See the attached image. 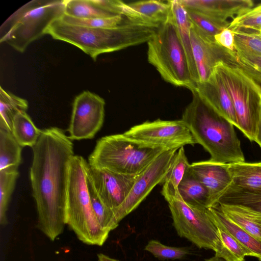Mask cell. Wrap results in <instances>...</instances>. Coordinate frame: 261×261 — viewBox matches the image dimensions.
Wrapping results in <instances>:
<instances>
[{
    "instance_id": "obj_1",
    "label": "cell",
    "mask_w": 261,
    "mask_h": 261,
    "mask_svg": "<svg viewBox=\"0 0 261 261\" xmlns=\"http://www.w3.org/2000/svg\"><path fill=\"white\" fill-rule=\"evenodd\" d=\"M30 178L36 204L38 228L54 241L63 231L69 162L73 144L57 127L42 130L32 147Z\"/></svg>"
},
{
    "instance_id": "obj_2",
    "label": "cell",
    "mask_w": 261,
    "mask_h": 261,
    "mask_svg": "<svg viewBox=\"0 0 261 261\" xmlns=\"http://www.w3.org/2000/svg\"><path fill=\"white\" fill-rule=\"evenodd\" d=\"M158 28L133 20L115 28H91L69 24L60 18L50 25L46 34L77 47L96 61L101 54L147 42Z\"/></svg>"
},
{
    "instance_id": "obj_3",
    "label": "cell",
    "mask_w": 261,
    "mask_h": 261,
    "mask_svg": "<svg viewBox=\"0 0 261 261\" xmlns=\"http://www.w3.org/2000/svg\"><path fill=\"white\" fill-rule=\"evenodd\" d=\"M186 108L181 120L192 134L196 144L210 154L212 161L220 163L245 162L241 142L234 125L203 101L195 91Z\"/></svg>"
},
{
    "instance_id": "obj_4",
    "label": "cell",
    "mask_w": 261,
    "mask_h": 261,
    "mask_svg": "<svg viewBox=\"0 0 261 261\" xmlns=\"http://www.w3.org/2000/svg\"><path fill=\"white\" fill-rule=\"evenodd\" d=\"M88 163L81 155H73L68 167L66 224L82 242L101 246L109 232L99 224L91 205L86 182Z\"/></svg>"
},
{
    "instance_id": "obj_5",
    "label": "cell",
    "mask_w": 261,
    "mask_h": 261,
    "mask_svg": "<svg viewBox=\"0 0 261 261\" xmlns=\"http://www.w3.org/2000/svg\"><path fill=\"white\" fill-rule=\"evenodd\" d=\"M65 0H33L10 16L0 27V42L23 53L46 34L50 25L65 13Z\"/></svg>"
},
{
    "instance_id": "obj_6",
    "label": "cell",
    "mask_w": 261,
    "mask_h": 261,
    "mask_svg": "<svg viewBox=\"0 0 261 261\" xmlns=\"http://www.w3.org/2000/svg\"><path fill=\"white\" fill-rule=\"evenodd\" d=\"M148 62L167 82L194 90L188 58L170 14L147 42Z\"/></svg>"
},
{
    "instance_id": "obj_7",
    "label": "cell",
    "mask_w": 261,
    "mask_h": 261,
    "mask_svg": "<svg viewBox=\"0 0 261 261\" xmlns=\"http://www.w3.org/2000/svg\"><path fill=\"white\" fill-rule=\"evenodd\" d=\"M166 150L141 147L123 134L109 135L97 140L88 162L93 168L138 175Z\"/></svg>"
},
{
    "instance_id": "obj_8",
    "label": "cell",
    "mask_w": 261,
    "mask_h": 261,
    "mask_svg": "<svg viewBox=\"0 0 261 261\" xmlns=\"http://www.w3.org/2000/svg\"><path fill=\"white\" fill-rule=\"evenodd\" d=\"M215 70L231 97L237 116V127L250 141L255 142L261 114L259 86L236 65L220 62Z\"/></svg>"
},
{
    "instance_id": "obj_9",
    "label": "cell",
    "mask_w": 261,
    "mask_h": 261,
    "mask_svg": "<svg viewBox=\"0 0 261 261\" xmlns=\"http://www.w3.org/2000/svg\"><path fill=\"white\" fill-rule=\"evenodd\" d=\"M166 201L173 225L179 237L187 239L199 248L214 250L215 256L227 261H238L222 243L217 227L207 214V208L191 206L180 196Z\"/></svg>"
},
{
    "instance_id": "obj_10",
    "label": "cell",
    "mask_w": 261,
    "mask_h": 261,
    "mask_svg": "<svg viewBox=\"0 0 261 261\" xmlns=\"http://www.w3.org/2000/svg\"><path fill=\"white\" fill-rule=\"evenodd\" d=\"M141 147L170 150L196 142L190 129L181 119L146 121L132 127L123 134Z\"/></svg>"
},
{
    "instance_id": "obj_11",
    "label": "cell",
    "mask_w": 261,
    "mask_h": 261,
    "mask_svg": "<svg viewBox=\"0 0 261 261\" xmlns=\"http://www.w3.org/2000/svg\"><path fill=\"white\" fill-rule=\"evenodd\" d=\"M178 149L165 151L138 175L127 197L114 214L118 224L139 205L155 186L163 183Z\"/></svg>"
},
{
    "instance_id": "obj_12",
    "label": "cell",
    "mask_w": 261,
    "mask_h": 261,
    "mask_svg": "<svg viewBox=\"0 0 261 261\" xmlns=\"http://www.w3.org/2000/svg\"><path fill=\"white\" fill-rule=\"evenodd\" d=\"M104 99L89 91H84L74 100L67 129L71 140L92 139L101 128L105 117Z\"/></svg>"
},
{
    "instance_id": "obj_13",
    "label": "cell",
    "mask_w": 261,
    "mask_h": 261,
    "mask_svg": "<svg viewBox=\"0 0 261 261\" xmlns=\"http://www.w3.org/2000/svg\"><path fill=\"white\" fill-rule=\"evenodd\" d=\"M190 36L198 77V83L206 81L220 62L236 64L235 51L232 52L222 47L216 42L215 38L202 34L192 24Z\"/></svg>"
},
{
    "instance_id": "obj_14",
    "label": "cell",
    "mask_w": 261,
    "mask_h": 261,
    "mask_svg": "<svg viewBox=\"0 0 261 261\" xmlns=\"http://www.w3.org/2000/svg\"><path fill=\"white\" fill-rule=\"evenodd\" d=\"M86 172L99 198L114 215L127 197L139 175L120 174L93 168L89 164Z\"/></svg>"
},
{
    "instance_id": "obj_15",
    "label": "cell",
    "mask_w": 261,
    "mask_h": 261,
    "mask_svg": "<svg viewBox=\"0 0 261 261\" xmlns=\"http://www.w3.org/2000/svg\"><path fill=\"white\" fill-rule=\"evenodd\" d=\"M188 171L207 189L211 207L216 205L220 197L232 184L228 163H220L211 160L190 164Z\"/></svg>"
},
{
    "instance_id": "obj_16",
    "label": "cell",
    "mask_w": 261,
    "mask_h": 261,
    "mask_svg": "<svg viewBox=\"0 0 261 261\" xmlns=\"http://www.w3.org/2000/svg\"><path fill=\"white\" fill-rule=\"evenodd\" d=\"M192 91H195L217 113L237 126L236 114L231 97L215 70L206 81L196 83Z\"/></svg>"
},
{
    "instance_id": "obj_17",
    "label": "cell",
    "mask_w": 261,
    "mask_h": 261,
    "mask_svg": "<svg viewBox=\"0 0 261 261\" xmlns=\"http://www.w3.org/2000/svg\"><path fill=\"white\" fill-rule=\"evenodd\" d=\"M185 9L222 20L234 18L252 8L251 0H180Z\"/></svg>"
},
{
    "instance_id": "obj_18",
    "label": "cell",
    "mask_w": 261,
    "mask_h": 261,
    "mask_svg": "<svg viewBox=\"0 0 261 261\" xmlns=\"http://www.w3.org/2000/svg\"><path fill=\"white\" fill-rule=\"evenodd\" d=\"M170 12L169 1H141L125 3L122 2V15L128 18L159 27L166 22Z\"/></svg>"
},
{
    "instance_id": "obj_19",
    "label": "cell",
    "mask_w": 261,
    "mask_h": 261,
    "mask_svg": "<svg viewBox=\"0 0 261 261\" xmlns=\"http://www.w3.org/2000/svg\"><path fill=\"white\" fill-rule=\"evenodd\" d=\"M122 3L117 0H65L64 14L83 19L111 17L122 15Z\"/></svg>"
},
{
    "instance_id": "obj_20",
    "label": "cell",
    "mask_w": 261,
    "mask_h": 261,
    "mask_svg": "<svg viewBox=\"0 0 261 261\" xmlns=\"http://www.w3.org/2000/svg\"><path fill=\"white\" fill-rule=\"evenodd\" d=\"M170 4V16L177 30L180 41L189 62L192 80L196 84L198 82L197 69L193 55L191 42V22L186 9L180 0L169 1Z\"/></svg>"
},
{
    "instance_id": "obj_21",
    "label": "cell",
    "mask_w": 261,
    "mask_h": 261,
    "mask_svg": "<svg viewBox=\"0 0 261 261\" xmlns=\"http://www.w3.org/2000/svg\"><path fill=\"white\" fill-rule=\"evenodd\" d=\"M219 210L243 230L261 241V213L242 205L219 203Z\"/></svg>"
},
{
    "instance_id": "obj_22",
    "label": "cell",
    "mask_w": 261,
    "mask_h": 261,
    "mask_svg": "<svg viewBox=\"0 0 261 261\" xmlns=\"http://www.w3.org/2000/svg\"><path fill=\"white\" fill-rule=\"evenodd\" d=\"M211 220L222 226L243 246L250 251L254 257L261 260V241L246 232L226 217L217 205L207 208Z\"/></svg>"
},
{
    "instance_id": "obj_23",
    "label": "cell",
    "mask_w": 261,
    "mask_h": 261,
    "mask_svg": "<svg viewBox=\"0 0 261 261\" xmlns=\"http://www.w3.org/2000/svg\"><path fill=\"white\" fill-rule=\"evenodd\" d=\"M232 184L247 190L261 192V162L228 163Z\"/></svg>"
},
{
    "instance_id": "obj_24",
    "label": "cell",
    "mask_w": 261,
    "mask_h": 261,
    "mask_svg": "<svg viewBox=\"0 0 261 261\" xmlns=\"http://www.w3.org/2000/svg\"><path fill=\"white\" fill-rule=\"evenodd\" d=\"M190 165L184 148L181 147L175 153L170 169L162 183L161 193L166 200L180 196L178 186Z\"/></svg>"
},
{
    "instance_id": "obj_25",
    "label": "cell",
    "mask_w": 261,
    "mask_h": 261,
    "mask_svg": "<svg viewBox=\"0 0 261 261\" xmlns=\"http://www.w3.org/2000/svg\"><path fill=\"white\" fill-rule=\"evenodd\" d=\"M178 192L181 199L191 206L199 208L211 207L208 190L188 170L178 186Z\"/></svg>"
},
{
    "instance_id": "obj_26",
    "label": "cell",
    "mask_w": 261,
    "mask_h": 261,
    "mask_svg": "<svg viewBox=\"0 0 261 261\" xmlns=\"http://www.w3.org/2000/svg\"><path fill=\"white\" fill-rule=\"evenodd\" d=\"M28 102L23 98L0 88V128L12 132L15 117L20 112H26Z\"/></svg>"
},
{
    "instance_id": "obj_27",
    "label": "cell",
    "mask_w": 261,
    "mask_h": 261,
    "mask_svg": "<svg viewBox=\"0 0 261 261\" xmlns=\"http://www.w3.org/2000/svg\"><path fill=\"white\" fill-rule=\"evenodd\" d=\"M22 148L12 132L0 128V171L18 168Z\"/></svg>"
},
{
    "instance_id": "obj_28",
    "label": "cell",
    "mask_w": 261,
    "mask_h": 261,
    "mask_svg": "<svg viewBox=\"0 0 261 261\" xmlns=\"http://www.w3.org/2000/svg\"><path fill=\"white\" fill-rule=\"evenodd\" d=\"M42 130L36 126L26 112L19 113L14 119L12 133L22 147L32 148L37 142Z\"/></svg>"
},
{
    "instance_id": "obj_29",
    "label": "cell",
    "mask_w": 261,
    "mask_h": 261,
    "mask_svg": "<svg viewBox=\"0 0 261 261\" xmlns=\"http://www.w3.org/2000/svg\"><path fill=\"white\" fill-rule=\"evenodd\" d=\"M242 205L261 213V192L238 187L232 184L219 199L217 204Z\"/></svg>"
},
{
    "instance_id": "obj_30",
    "label": "cell",
    "mask_w": 261,
    "mask_h": 261,
    "mask_svg": "<svg viewBox=\"0 0 261 261\" xmlns=\"http://www.w3.org/2000/svg\"><path fill=\"white\" fill-rule=\"evenodd\" d=\"M86 182L95 217L100 227L105 231L110 232L116 228L119 224L116 221L113 212L103 203L99 198L87 172Z\"/></svg>"
},
{
    "instance_id": "obj_31",
    "label": "cell",
    "mask_w": 261,
    "mask_h": 261,
    "mask_svg": "<svg viewBox=\"0 0 261 261\" xmlns=\"http://www.w3.org/2000/svg\"><path fill=\"white\" fill-rule=\"evenodd\" d=\"M18 175V168L0 171V223L2 225L7 224L8 204Z\"/></svg>"
},
{
    "instance_id": "obj_32",
    "label": "cell",
    "mask_w": 261,
    "mask_h": 261,
    "mask_svg": "<svg viewBox=\"0 0 261 261\" xmlns=\"http://www.w3.org/2000/svg\"><path fill=\"white\" fill-rule=\"evenodd\" d=\"M186 10L192 25L200 33L212 38L230 24L227 20L217 19L191 10Z\"/></svg>"
},
{
    "instance_id": "obj_33",
    "label": "cell",
    "mask_w": 261,
    "mask_h": 261,
    "mask_svg": "<svg viewBox=\"0 0 261 261\" xmlns=\"http://www.w3.org/2000/svg\"><path fill=\"white\" fill-rule=\"evenodd\" d=\"M228 28L233 32L259 34L261 31V4L233 18Z\"/></svg>"
},
{
    "instance_id": "obj_34",
    "label": "cell",
    "mask_w": 261,
    "mask_h": 261,
    "mask_svg": "<svg viewBox=\"0 0 261 261\" xmlns=\"http://www.w3.org/2000/svg\"><path fill=\"white\" fill-rule=\"evenodd\" d=\"M61 19L69 24L102 29L117 28L132 20L122 15L107 18L83 19L70 17L64 14Z\"/></svg>"
},
{
    "instance_id": "obj_35",
    "label": "cell",
    "mask_w": 261,
    "mask_h": 261,
    "mask_svg": "<svg viewBox=\"0 0 261 261\" xmlns=\"http://www.w3.org/2000/svg\"><path fill=\"white\" fill-rule=\"evenodd\" d=\"M144 250L160 260L181 259L190 253L187 247L168 246L155 240H150Z\"/></svg>"
},
{
    "instance_id": "obj_36",
    "label": "cell",
    "mask_w": 261,
    "mask_h": 261,
    "mask_svg": "<svg viewBox=\"0 0 261 261\" xmlns=\"http://www.w3.org/2000/svg\"><path fill=\"white\" fill-rule=\"evenodd\" d=\"M233 32L236 51L261 57V37L258 34Z\"/></svg>"
},
{
    "instance_id": "obj_37",
    "label": "cell",
    "mask_w": 261,
    "mask_h": 261,
    "mask_svg": "<svg viewBox=\"0 0 261 261\" xmlns=\"http://www.w3.org/2000/svg\"><path fill=\"white\" fill-rule=\"evenodd\" d=\"M236 65L255 81H261V57L235 51Z\"/></svg>"
},
{
    "instance_id": "obj_38",
    "label": "cell",
    "mask_w": 261,
    "mask_h": 261,
    "mask_svg": "<svg viewBox=\"0 0 261 261\" xmlns=\"http://www.w3.org/2000/svg\"><path fill=\"white\" fill-rule=\"evenodd\" d=\"M217 227L220 239L224 246L237 258L238 261H244L245 256L254 254L243 246L231 234L221 225L213 222Z\"/></svg>"
},
{
    "instance_id": "obj_39",
    "label": "cell",
    "mask_w": 261,
    "mask_h": 261,
    "mask_svg": "<svg viewBox=\"0 0 261 261\" xmlns=\"http://www.w3.org/2000/svg\"><path fill=\"white\" fill-rule=\"evenodd\" d=\"M215 40L219 45L224 48L232 52L235 51L234 34L228 28L216 35L215 36Z\"/></svg>"
},
{
    "instance_id": "obj_40",
    "label": "cell",
    "mask_w": 261,
    "mask_h": 261,
    "mask_svg": "<svg viewBox=\"0 0 261 261\" xmlns=\"http://www.w3.org/2000/svg\"><path fill=\"white\" fill-rule=\"evenodd\" d=\"M97 258L98 261H119L102 253L98 254L97 255Z\"/></svg>"
},
{
    "instance_id": "obj_41",
    "label": "cell",
    "mask_w": 261,
    "mask_h": 261,
    "mask_svg": "<svg viewBox=\"0 0 261 261\" xmlns=\"http://www.w3.org/2000/svg\"><path fill=\"white\" fill-rule=\"evenodd\" d=\"M255 142L257 143L261 148V114Z\"/></svg>"
},
{
    "instance_id": "obj_42",
    "label": "cell",
    "mask_w": 261,
    "mask_h": 261,
    "mask_svg": "<svg viewBox=\"0 0 261 261\" xmlns=\"http://www.w3.org/2000/svg\"><path fill=\"white\" fill-rule=\"evenodd\" d=\"M205 261H227L223 258L214 256L212 257L207 258L205 259Z\"/></svg>"
},
{
    "instance_id": "obj_43",
    "label": "cell",
    "mask_w": 261,
    "mask_h": 261,
    "mask_svg": "<svg viewBox=\"0 0 261 261\" xmlns=\"http://www.w3.org/2000/svg\"><path fill=\"white\" fill-rule=\"evenodd\" d=\"M255 82L259 86L260 89H261V81H255Z\"/></svg>"
},
{
    "instance_id": "obj_44",
    "label": "cell",
    "mask_w": 261,
    "mask_h": 261,
    "mask_svg": "<svg viewBox=\"0 0 261 261\" xmlns=\"http://www.w3.org/2000/svg\"><path fill=\"white\" fill-rule=\"evenodd\" d=\"M260 37H261V31L260 32V33L259 34H258Z\"/></svg>"
}]
</instances>
